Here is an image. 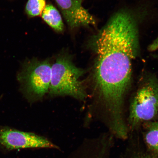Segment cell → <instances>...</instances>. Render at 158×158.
I'll use <instances>...</instances> for the list:
<instances>
[{"instance_id": "52a82bcc", "label": "cell", "mask_w": 158, "mask_h": 158, "mask_svg": "<svg viewBox=\"0 0 158 158\" xmlns=\"http://www.w3.org/2000/svg\"><path fill=\"white\" fill-rule=\"evenodd\" d=\"M41 15L43 20L55 31L58 32L64 31V25L62 17L54 6L51 4L45 6Z\"/></svg>"}, {"instance_id": "8992f818", "label": "cell", "mask_w": 158, "mask_h": 158, "mask_svg": "<svg viewBox=\"0 0 158 158\" xmlns=\"http://www.w3.org/2000/svg\"><path fill=\"white\" fill-rule=\"evenodd\" d=\"M144 141L148 153L153 158H158V121L145 123Z\"/></svg>"}, {"instance_id": "3957f363", "label": "cell", "mask_w": 158, "mask_h": 158, "mask_svg": "<svg viewBox=\"0 0 158 158\" xmlns=\"http://www.w3.org/2000/svg\"><path fill=\"white\" fill-rule=\"evenodd\" d=\"M51 65L48 60L31 59L23 64L18 76L23 93L29 99L35 100L43 97L50 88Z\"/></svg>"}, {"instance_id": "30bf717a", "label": "cell", "mask_w": 158, "mask_h": 158, "mask_svg": "<svg viewBox=\"0 0 158 158\" xmlns=\"http://www.w3.org/2000/svg\"><path fill=\"white\" fill-rule=\"evenodd\" d=\"M130 158H153L148 153H136Z\"/></svg>"}, {"instance_id": "9c48e42d", "label": "cell", "mask_w": 158, "mask_h": 158, "mask_svg": "<svg viewBox=\"0 0 158 158\" xmlns=\"http://www.w3.org/2000/svg\"><path fill=\"white\" fill-rule=\"evenodd\" d=\"M108 150L105 147H100L97 153L93 158H105V157L108 152Z\"/></svg>"}, {"instance_id": "8fae6325", "label": "cell", "mask_w": 158, "mask_h": 158, "mask_svg": "<svg viewBox=\"0 0 158 158\" xmlns=\"http://www.w3.org/2000/svg\"><path fill=\"white\" fill-rule=\"evenodd\" d=\"M158 49V37L149 46V50L154 51Z\"/></svg>"}, {"instance_id": "7a4b0ae2", "label": "cell", "mask_w": 158, "mask_h": 158, "mask_svg": "<svg viewBox=\"0 0 158 158\" xmlns=\"http://www.w3.org/2000/svg\"><path fill=\"white\" fill-rule=\"evenodd\" d=\"M158 114V79L146 76L138 87L130 107L128 124L133 130L143 123L152 121Z\"/></svg>"}, {"instance_id": "277c9868", "label": "cell", "mask_w": 158, "mask_h": 158, "mask_svg": "<svg viewBox=\"0 0 158 158\" xmlns=\"http://www.w3.org/2000/svg\"><path fill=\"white\" fill-rule=\"evenodd\" d=\"M0 144L8 150L28 148H59L46 138L7 127H0Z\"/></svg>"}, {"instance_id": "6da1fadb", "label": "cell", "mask_w": 158, "mask_h": 158, "mask_svg": "<svg viewBox=\"0 0 158 158\" xmlns=\"http://www.w3.org/2000/svg\"><path fill=\"white\" fill-rule=\"evenodd\" d=\"M85 73L74 64L70 57L59 56L51 65L49 93L53 96H69L83 100L86 97L81 78Z\"/></svg>"}, {"instance_id": "5b68a950", "label": "cell", "mask_w": 158, "mask_h": 158, "mask_svg": "<svg viewBox=\"0 0 158 158\" xmlns=\"http://www.w3.org/2000/svg\"><path fill=\"white\" fill-rule=\"evenodd\" d=\"M69 26L73 29L96 24V21L82 5L83 0H55Z\"/></svg>"}, {"instance_id": "ba28073f", "label": "cell", "mask_w": 158, "mask_h": 158, "mask_svg": "<svg viewBox=\"0 0 158 158\" xmlns=\"http://www.w3.org/2000/svg\"><path fill=\"white\" fill-rule=\"evenodd\" d=\"M46 6V0H28L25 11L29 17L37 16L41 14Z\"/></svg>"}]
</instances>
